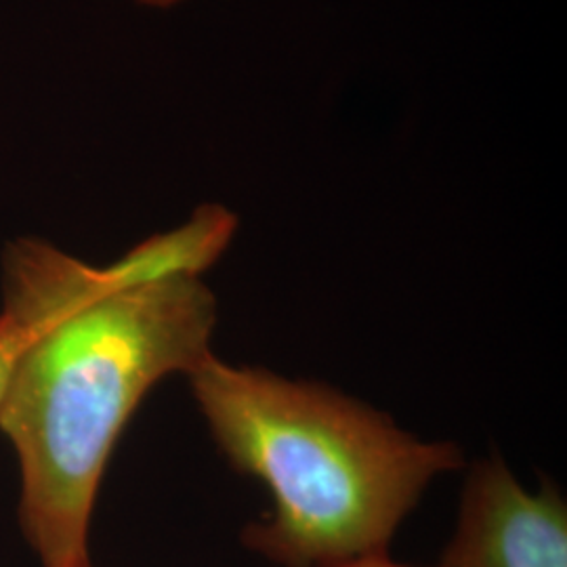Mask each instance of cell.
Returning <instances> with one entry per match:
<instances>
[{
	"label": "cell",
	"mask_w": 567,
	"mask_h": 567,
	"mask_svg": "<svg viewBox=\"0 0 567 567\" xmlns=\"http://www.w3.org/2000/svg\"><path fill=\"white\" fill-rule=\"evenodd\" d=\"M437 567H567L566 498L547 480L526 489L501 456L477 461Z\"/></svg>",
	"instance_id": "cell-3"
},
{
	"label": "cell",
	"mask_w": 567,
	"mask_h": 567,
	"mask_svg": "<svg viewBox=\"0 0 567 567\" xmlns=\"http://www.w3.org/2000/svg\"><path fill=\"white\" fill-rule=\"evenodd\" d=\"M137 2L147 4V7H173V4L179 2V0H137Z\"/></svg>",
	"instance_id": "cell-6"
},
{
	"label": "cell",
	"mask_w": 567,
	"mask_h": 567,
	"mask_svg": "<svg viewBox=\"0 0 567 567\" xmlns=\"http://www.w3.org/2000/svg\"><path fill=\"white\" fill-rule=\"evenodd\" d=\"M229 225L200 208L116 264L91 267L41 240L4 257V309L30 343L0 402L21 468L20 522L42 567H93L91 517L122 429L145 393L210 349L217 299L200 280Z\"/></svg>",
	"instance_id": "cell-1"
},
{
	"label": "cell",
	"mask_w": 567,
	"mask_h": 567,
	"mask_svg": "<svg viewBox=\"0 0 567 567\" xmlns=\"http://www.w3.org/2000/svg\"><path fill=\"white\" fill-rule=\"evenodd\" d=\"M30 343V328L16 316L0 313V402L13 377V370L20 362L23 349Z\"/></svg>",
	"instance_id": "cell-4"
},
{
	"label": "cell",
	"mask_w": 567,
	"mask_h": 567,
	"mask_svg": "<svg viewBox=\"0 0 567 567\" xmlns=\"http://www.w3.org/2000/svg\"><path fill=\"white\" fill-rule=\"evenodd\" d=\"M187 381L227 463L264 482L271 508L243 545L274 567L386 555L429 484L465 465L341 391L208 353Z\"/></svg>",
	"instance_id": "cell-2"
},
{
	"label": "cell",
	"mask_w": 567,
	"mask_h": 567,
	"mask_svg": "<svg viewBox=\"0 0 567 567\" xmlns=\"http://www.w3.org/2000/svg\"><path fill=\"white\" fill-rule=\"evenodd\" d=\"M318 567H416L405 566L400 561H393L386 555H368V557H358V559H349V561H341V564H330V566H318Z\"/></svg>",
	"instance_id": "cell-5"
}]
</instances>
